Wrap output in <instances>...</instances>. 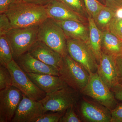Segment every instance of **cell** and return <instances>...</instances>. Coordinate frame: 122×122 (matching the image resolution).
<instances>
[{
    "mask_svg": "<svg viewBox=\"0 0 122 122\" xmlns=\"http://www.w3.org/2000/svg\"><path fill=\"white\" fill-rule=\"evenodd\" d=\"M105 5L115 11L122 6V0H105Z\"/></svg>",
    "mask_w": 122,
    "mask_h": 122,
    "instance_id": "4dcf8cb0",
    "label": "cell"
},
{
    "mask_svg": "<svg viewBox=\"0 0 122 122\" xmlns=\"http://www.w3.org/2000/svg\"><path fill=\"white\" fill-rule=\"evenodd\" d=\"M39 25L12 28L5 35L15 61L28 52L38 40Z\"/></svg>",
    "mask_w": 122,
    "mask_h": 122,
    "instance_id": "3957f363",
    "label": "cell"
},
{
    "mask_svg": "<svg viewBox=\"0 0 122 122\" xmlns=\"http://www.w3.org/2000/svg\"><path fill=\"white\" fill-rule=\"evenodd\" d=\"M117 100L122 101V85L119 83L111 89Z\"/></svg>",
    "mask_w": 122,
    "mask_h": 122,
    "instance_id": "f546056e",
    "label": "cell"
},
{
    "mask_svg": "<svg viewBox=\"0 0 122 122\" xmlns=\"http://www.w3.org/2000/svg\"><path fill=\"white\" fill-rule=\"evenodd\" d=\"M107 30L122 39V19L115 16L112 20Z\"/></svg>",
    "mask_w": 122,
    "mask_h": 122,
    "instance_id": "484cf974",
    "label": "cell"
},
{
    "mask_svg": "<svg viewBox=\"0 0 122 122\" xmlns=\"http://www.w3.org/2000/svg\"><path fill=\"white\" fill-rule=\"evenodd\" d=\"M74 106L71 107L67 109L61 117L59 122H81L80 118L75 113L74 109Z\"/></svg>",
    "mask_w": 122,
    "mask_h": 122,
    "instance_id": "4316f807",
    "label": "cell"
},
{
    "mask_svg": "<svg viewBox=\"0 0 122 122\" xmlns=\"http://www.w3.org/2000/svg\"><path fill=\"white\" fill-rule=\"evenodd\" d=\"M17 0H0V13H4Z\"/></svg>",
    "mask_w": 122,
    "mask_h": 122,
    "instance_id": "d6a6232c",
    "label": "cell"
},
{
    "mask_svg": "<svg viewBox=\"0 0 122 122\" xmlns=\"http://www.w3.org/2000/svg\"><path fill=\"white\" fill-rule=\"evenodd\" d=\"M89 79L81 93L89 96L110 110L118 105L113 93L100 77L97 72L90 74Z\"/></svg>",
    "mask_w": 122,
    "mask_h": 122,
    "instance_id": "8992f818",
    "label": "cell"
},
{
    "mask_svg": "<svg viewBox=\"0 0 122 122\" xmlns=\"http://www.w3.org/2000/svg\"><path fill=\"white\" fill-rule=\"evenodd\" d=\"M12 80V86L16 87L28 97L39 101L46 94L39 89L13 59L8 65Z\"/></svg>",
    "mask_w": 122,
    "mask_h": 122,
    "instance_id": "ba28073f",
    "label": "cell"
},
{
    "mask_svg": "<svg viewBox=\"0 0 122 122\" xmlns=\"http://www.w3.org/2000/svg\"><path fill=\"white\" fill-rule=\"evenodd\" d=\"M26 73L31 81L46 94L69 86L61 76Z\"/></svg>",
    "mask_w": 122,
    "mask_h": 122,
    "instance_id": "2e32d148",
    "label": "cell"
},
{
    "mask_svg": "<svg viewBox=\"0 0 122 122\" xmlns=\"http://www.w3.org/2000/svg\"><path fill=\"white\" fill-rule=\"evenodd\" d=\"M87 19L89 30V45L99 64L102 52V31L97 27L92 17L89 16Z\"/></svg>",
    "mask_w": 122,
    "mask_h": 122,
    "instance_id": "d6986e66",
    "label": "cell"
},
{
    "mask_svg": "<svg viewBox=\"0 0 122 122\" xmlns=\"http://www.w3.org/2000/svg\"><path fill=\"white\" fill-rule=\"evenodd\" d=\"M12 86V76L8 69L0 66V90Z\"/></svg>",
    "mask_w": 122,
    "mask_h": 122,
    "instance_id": "cb8c5ba5",
    "label": "cell"
},
{
    "mask_svg": "<svg viewBox=\"0 0 122 122\" xmlns=\"http://www.w3.org/2000/svg\"><path fill=\"white\" fill-rule=\"evenodd\" d=\"M12 28L10 20L5 13H0V36L5 35Z\"/></svg>",
    "mask_w": 122,
    "mask_h": 122,
    "instance_id": "83f0119b",
    "label": "cell"
},
{
    "mask_svg": "<svg viewBox=\"0 0 122 122\" xmlns=\"http://www.w3.org/2000/svg\"><path fill=\"white\" fill-rule=\"evenodd\" d=\"M65 112H57L52 113H44L36 118L32 122H58Z\"/></svg>",
    "mask_w": 122,
    "mask_h": 122,
    "instance_id": "d4e9b609",
    "label": "cell"
},
{
    "mask_svg": "<svg viewBox=\"0 0 122 122\" xmlns=\"http://www.w3.org/2000/svg\"><path fill=\"white\" fill-rule=\"evenodd\" d=\"M111 122H122V104H118L115 108L111 110Z\"/></svg>",
    "mask_w": 122,
    "mask_h": 122,
    "instance_id": "f1b7e54d",
    "label": "cell"
},
{
    "mask_svg": "<svg viewBox=\"0 0 122 122\" xmlns=\"http://www.w3.org/2000/svg\"><path fill=\"white\" fill-rule=\"evenodd\" d=\"M22 97V92L13 86L0 90V122H11Z\"/></svg>",
    "mask_w": 122,
    "mask_h": 122,
    "instance_id": "9c48e42d",
    "label": "cell"
},
{
    "mask_svg": "<svg viewBox=\"0 0 122 122\" xmlns=\"http://www.w3.org/2000/svg\"><path fill=\"white\" fill-rule=\"evenodd\" d=\"M14 59L11 46L5 35L0 36V65L7 67Z\"/></svg>",
    "mask_w": 122,
    "mask_h": 122,
    "instance_id": "44dd1931",
    "label": "cell"
},
{
    "mask_svg": "<svg viewBox=\"0 0 122 122\" xmlns=\"http://www.w3.org/2000/svg\"><path fill=\"white\" fill-rule=\"evenodd\" d=\"M45 113L44 107L40 101L29 98L22 94V99L11 122H32Z\"/></svg>",
    "mask_w": 122,
    "mask_h": 122,
    "instance_id": "30bf717a",
    "label": "cell"
},
{
    "mask_svg": "<svg viewBox=\"0 0 122 122\" xmlns=\"http://www.w3.org/2000/svg\"></svg>",
    "mask_w": 122,
    "mask_h": 122,
    "instance_id": "8d00e7d4",
    "label": "cell"
},
{
    "mask_svg": "<svg viewBox=\"0 0 122 122\" xmlns=\"http://www.w3.org/2000/svg\"><path fill=\"white\" fill-rule=\"evenodd\" d=\"M25 2L39 5L46 6L54 0H23Z\"/></svg>",
    "mask_w": 122,
    "mask_h": 122,
    "instance_id": "836d02e7",
    "label": "cell"
},
{
    "mask_svg": "<svg viewBox=\"0 0 122 122\" xmlns=\"http://www.w3.org/2000/svg\"><path fill=\"white\" fill-rule=\"evenodd\" d=\"M115 16L116 17L122 19V6L115 10Z\"/></svg>",
    "mask_w": 122,
    "mask_h": 122,
    "instance_id": "e575fe53",
    "label": "cell"
},
{
    "mask_svg": "<svg viewBox=\"0 0 122 122\" xmlns=\"http://www.w3.org/2000/svg\"><path fill=\"white\" fill-rule=\"evenodd\" d=\"M116 58L102 51L97 71L103 81L110 89L118 83Z\"/></svg>",
    "mask_w": 122,
    "mask_h": 122,
    "instance_id": "8fae6325",
    "label": "cell"
},
{
    "mask_svg": "<svg viewBox=\"0 0 122 122\" xmlns=\"http://www.w3.org/2000/svg\"><path fill=\"white\" fill-rule=\"evenodd\" d=\"M115 16V11L104 5L100 10L94 19L96 26L102 31L107 30L112 20Z\"/></svg>",
    "mask_w": 122,
    "mask_h": 122,
    "instance_id": "ffe728a7",
    "label": "cell"
},
{
    "mask_svg": "<svg viewBox=\"0 0 122 122\" xmlns=\"http://www.w3.org/2000/svg\"><path fill=\"white\" fill-rule=\"evenodd\" d=\"M55 21L63 30L67 39H78L89 44L88 24L72 20Z\"/></svg>",
    "mask_w": 122,
    "mask_h": 122,
    "instance_id": "e0dca14e",
    "label": "cell"
},
{
    "mask_svg": "<svg viewBox=\"0 0 122 122\" xmlns=\"http://www.w3.org/2000/svg\"><path fill=\"white\" fill-rule=\"evenodd\" d=\"M118 82L122 85V56L116 57Z\"/></svg>",
    "mask_w": 122,
    "mask_h": 122,
    "instance_id": "1f68e13d",
    "label": "cell"
},
{
    "mask_svg": "<svg viewBox=\"0 0 122 122\" xmlns=\"http://www.w3.org/2000/svg\"><path fill=\"white\" fill-rule=\"evenodd\" d=\"M5 13L12 28H22L39 25L49 17L45 6L17 0Z\"/></svg>",
    "mask_w": 122,
    "mask_h": 122,
    "instance_id": "6da1fadb",
    "label": "cell"
},
{
    "mask_svg": "<svg viewBox=\"0 0 122 122\" xmlns=\"http://www.w3.org/2000/svg\"><path fill=\"white\" fill-rule=\"evenodd\" d=\"M89 16L94 19L100 10L105 5L98 0H83Z\"/></svg>",
    "mask_w": 122,
    "mask_h": 122,
    "instance_id": "603a6c76",
    "label": "cell"
},
{
    "mask_svg": "<svg viewBox=\"0 0 122 122\" xmlns=\"http://www.w3.org/2000/svg\"><path fill=\"white\" fill-rule=\"evenodd\" d=\"M67 46L69 55L90 74L97 72L98 64L89 44L81 40L68 38Z\"/></svg>",
    "mask_w": 122,
    "mask_h": 122,
    "instance_id": "52a82bcc",
    "label": "cell"
},
{
    "mask_svg": "<svg viewBox=\"0 0 122 122\" xmlns=\"http://www.w3.org/2000/svg\"><path fill=\"white\" fill-rule=\"evenodd\" d=\"M99 2L102 3V4L105 5V0H98Z\"/></svg>",
    "mask_w": 122,
    "mask_h": 122,
    "instance_id": "d590c367",
    "label": "cell"
},
{
    "mask_svg": "<svg viewBox=\"0 0 122 122\" xmlns=\"http://www.w3.org/2000/svg\"><path fill=\"white\" fill-rule=\"evenodd\" d=\"M45 6L49 17L55 20H72L88 24V19L79 15L58 0H54Z\"/></svg>",
    "mask_w": 122,
    "mask_h": 122,
    "instance_id": "5bb4252c",
    "label": "cell"
},
{
    "mask_svg": "<svg viewBox=\"0 0 122 122\" xmlns=\"http://www.w3.org/2000/svg\"><path fill=\"white\" fill-rule=\"evenodd\" d=\"M38 40L44 42L63 57L68 55L66 36L61 26L51 18L48 17L39 25Z\"/></svg>",
    "mask_w": 122,
    "mask_h": 122,
    "instance_id": "7a4b0ae2",
    "label": "cell"
},
{
    "mask_svg": "<svg viewBox=\"0 0 122 122\" xmlns=\"http://www.w3.org/2000/svg\"><path fill=\"white\" fill-rule=\"evenodd\" d=\"M80 109L82 116L88 122H111V111L102 105L83 100Z\"/></svg>",
    "mask_w": 122,
    "mask_h": 122,
    "instance_id": "9a60e30c",
    "label": "cell"
},
{
    "mask_svg": "<svg viewBox=\"0 0 122 122\" xmlns=\"http://www.w3.org/2000/svg\"><path fill=\"white\" fill-rule=\"evenodd\" d=\"M79 92L68 86L46 94L40 100L45 113L65 112L75 106L78 101Z\"/></svg>",
    "mask_w": 122,
    "mask_h": 122,
    "instance_id": "5b68a950",
    "label": "cell"
},
{
    "mask_svg": "<svg viewBox=\"0 0 122 122\" xmlns=\"http://www.w3.org/2000/svg\"><path fill=\"white\" fill-rule=\"evenodd\" d=\"M28 52L36 59L59 71L62 66L63 57L39 40L33 44Z\"/></svg>",
    "mask_w": 122,
    "mask_h": 122,
    "instance_id": "7c38bea8",
    "label": "cell"
},
{
    "mask_svg": "<svg viewBox=\"0 0 122 122\" xmlns=\"http://www.w3.org/2000/svg\"><path fill=\"white\" fill-rule=\"evenodd\" d=\"M15 61L25 73L60 76L58 70L36 59L28 52L21 55Z\"/></svg>",
    "mask_w": 122,
    "mask_h": 122,
    "instance_id": "4fadbf2b",
    "label": "cell"
},
{
    "mask_svg": "<svg viewBox=\"0 0 122 122\" xmlns=\"http://www.w3.org/2000/svg\"><path fill=\"white\" fill-rule=\"evenodd\" d=\"M75 12L87 19L89 15L83 0H58Z\"/></svg>",
    "mask_w": 122,
    "mask_h": 122,
    "instance_id": "7402d4cb",
    "label": "cell"
},
{
    "mask_svg": "<svg viewBox=\"0 0 122 122\" xmlns=\"http://www.w3.org/2000/svg\"><path fill=\"white\" fill-rule=\"evenodd\" d=\"M102 51L116 57L122 56V39L108 30L102 31Z\"/></svg>",
    "mask_w": 122,
    "mask_h": 122,
    "instance_id": "ac0fdd59",
    "label": "cell"
},
{
    "mask_svg": "<svg viewBox=\"0 0 122 122\" xmlns=\"http://www.w3.org/2000/svg\"><path fill=\"white\" fill-rule=\"evenodd\" d=\"M59 73L60 76L69 86L81 93L89 79L90 74L69 54L63 57V63Z\"/></svg>",
    "mask_w": 122,
    "mask_h": 122,
    "instance_id": "277c9868",
    "label": "cell"
}]
</instances>
